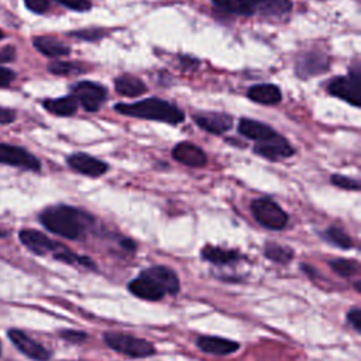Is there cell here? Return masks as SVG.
I'll return each mask as SVG.
<instances>
[{
	"label": "cell",
	"instance_id": "cell-1",
	"mask_svg": "<svg viewBox=\"0 0 361 361\" xmlns=\"http://www.w3.org/2000/svg\"><path fill=\"white\" fill-rule=\"evenodd\" d=\"M39 221L48 231L56 235L68 240H78L93 224V217L80 209L66 204H55L41 212Z\"/></svg>",
	"mask_w": 361,
	"mask_h": 361
},
{
	"label": "cell",
	"instance_id": "cell-27",
	"mask_svg": "<svg viewBox=\"0 0 361 361\" xmlns=\"http://www.w3.org/2000/svg\"><path fill=\"white\" fill-rule=\"evenodd\" d=\"M212 1L216 7L231 14H238L244 17H250L254 14L247 0H212Z\"/></svg>",
	"mask_w": 361,
	"mask_h": 361
},
{
	"label": "cell",
	"instance_id": "cell-37",
	"mask_svg": "<svg viewBox=\"0 0 361 361\" xmlns=\"http://www.w3.org/2000/svg\"><path fill=\"white\" fill-rule=\"evenodd\" d=\"M16 58V49L11 45L0 48V63L11 62Z\"/></svg>",
	"mask_w": 361,
	"mask_h": 361
},
{
	"label": "cell",
	"instance_id": "cell-32",
	"mask_svg": "<svg viewBox=\"0 0 361 361\" xmlns=\"http://www.w3.org/2000/svg\"><path fill=\"white\" fill-rule=\"evenodd\" d=\"M59 334H61V337H62L63 340H66V341H69V343H75V344L83 343V341L87 338L86 333L78 331V330H62Z\"/></svg>",
	"mask_w": 361,
	"mask_h": 361
},
{
	"label": "cell",
	"instance_id": "cell-21",
	"mask_svg": "<svg viewBox=\"0 0 361 361\" xmlns=\"http://www.w3.org/2000/svg\"><path fill=\"white\" fill-rule=\"evenodd\" d=\"M32 45L45 56L49 58H58V56H66L71 52V48L62 42L61 39L51 37V35H39L34 37Z\"/></svg>",
	"mask_w": 361,
	"mask_h": 361
},
{
	"label": "cell",
	"instance_id": "cell-40",
	"mask_svg": "<svg viewBox=\"0 0 361 361\" xmlns=\"http://www.w3.org/2000/svg\"><path fill=\"white\" fill-rule=\"evenodd\" d=\"M8 233L6 231V230H3V228H0V238H3V237H6Z\"/></svg>",
	"mask_w": 361,
	"mask_h": 361
},
{
	"label": "cell",
	"instance_id": "cell-22",
	"mask_svg": "<svg viewBox=\"0 0 361 361\" xmlns=\"http://www.w3.org/2000/svg\"><path fill=\"white\" fill-rule=\"evenodd\" d=\"M114 87L117 90V93H120L121 96H127V97L140 96V94L145 93V90H147L145 83L140 78L130 75V73H123L118 78H116Z\"/></svg>",
	"mask_w": 361,
	"mask_h": 361
},
{
	"label": "cell",
	"instance_id": "cell-33",
	"mask_svg": "<svg viewBox=\"0 0 361 361\" xmlns=\"http://www.w3.org/2000/svg\"><path fill=\"white\" fill-rule=\"evenodd\" d=\"M24 3L28 10L37 14L45 13L49 7V0H24Z\"/></svg>",
	"mask_w": 361,
	"mask_h": 361
},
{
	"label": "cell",
	"instance_id": "cell-4",
	"mask_svg": "<svg viewBox=\"0 0 361 361\" xmlns=\"http://www.w3.org/2000/svg\"><path fill=\"white\" fill-rule=\"evenodd\" d=\"M251 213L262 227L269 230H282L288 223L286 212L271 197L254 199L251 202Z\"/></svg>",
	"mask_w": 361,
	"mask_h": 361
},
{
	"label": "cell",
	"instance_id": "cell-30",
	"mask_svg": "<svg viewBox=\"0 0 361 361\" xmlns=\"http://www.w3.org/2000/svg\"><path fill=\"white\" fill-rule=\"evenodd\" d=\"M331 183L337 188H341V189H345V190H360V182L353 179V178H348V176H344V175H338V173H334L331 176Z\"/></svg>",
	"mask_w": 361,
	"mask_h": 361
},
{
	"label": "cell",
	"instance_id": "cell-9",
	"mask_svg": "<svg viewBox=\"0 0 361 361\" xmlns=\"http://www.w3.org/2000/svg\"><path fill=\"white\" fill-rule=\"evenodd\" d=\"M18 238L24 247L37 255H54L62 244L51 240L44 233L32 228H24L18 233Z\"/></svg>",
	"mask_w": 361,
	"mask_h": 361
},
{
	"label": "cell",
	"instance_id": "cell-38",
	"mask_svg": "<svg viewBox=\"0 0 361 361\" xmlns=\"http://www.w3.org/2000/svg\"><path fill=\"white\" fill-rule=\"evenodd\" d=\"M16 118V113L11 109L0 107V124H8L13 123Z\"/></svg>",
	"mask_w": 361,
	"mask_h": 361
},
{
	"label": "cell",
	"instance_id": "cell-13",
	"mask_svg": "<svg viewBox=\"0 0 361 361\" xmlns=\"http://www.w3.org/2000/svg\"><path fill=\"white\" fill-rule=\"evenodd\" d=\"M330 59L322 52H307L303 54L296 62V73L300 78H310L314 75H322L329 69Z\"/></svg>",
	"mask_w": 361,
	"mask_h": 361
},
{
	"label": "cell",
	"instance_id": "cell-15",
	"mask_svg": "<svg viewBox=\"0 0 361 361\" xmlns=\"http://www.w3.org/2000/svg\"><path fill=\"white\" fill-rule=\"evenodd\" d=\"M173 158L188 166H204L207 162V157L204 154V151L202 148H199L197 145L192 144V142H179L178 145H175L173 151H172Z\"/></svg>",
	"mask_w": 361,
	"mask_h": 361
},
{
	"label": "cell",
	"instance_id": "cell-24",
	"mask_svg": "<svg viewBox=\"0 0 361 361\" xmlns=\"http://www.w3.org/2000/svg\"><path fill=\"white\" fill-rule=\"evenodd\" d=\"M202 258H204L209 262L217 264V265H226V264H233V262L238 261L240 255L234 250H224L221 247L206 245L202 250Z\"/></svg>",
	"mask_w": 361,
	"mask_h": 361
},
{
	"label": "cell",
	"instance_id": "cell-8",
	"mask_svg": "<svg viewBox=\"0 0 361 361\" xmlns=\"http://www.w3.org/2000/svg\"><path fill=\"white\" fill-rule=\"evenodd\" d=\"M10 341L18 348L20 353L27 355L34 361H48L51 358V351L45 348L42 344L31 338L28 334L18 329H10L7 331Z\"/></svg>",
	"mask_w": 361,
	"mask_h": 361
},
{
	"label": "cell",
	"instance_id": "cell-18",
	"mask_svg": "<svg viewBox=\"0 0 361 361\" xmlns=\"http://www.w3.org/2000/svg\"><path fill=\"white\" fill-rule=\"evenodd\" d=\"M247 96L250 100L259 104H267V106L278 104L282 100V93L279 87L272 83L254 85L247 90Z\"/></svg>",
	"mask_w": 361,
	"mask_h": 361
},
{
	"label": "cell",
	"instance_id": "cell-17",
	"mask_svg": "<svg viewBox=\"0 0 361 361\" xmlns=\"http://www.w3.org/2000/svg\"><path fill=\"white\" fill-rule=\"evenodd\" d=\"M145 274H148L164 290L165 293L175 295L179 290V279L178 275L168 267L164 265H155L148 269H144Z\"/></svg>",
	"mask_w": 361,
	"mask_h": 361
},
{
	"label": "cell",
	"instance_id": "cell-28",
	"mask_svg": "<svg viewBox=\"0 0 361 361\" xmlns=\"http://www.w3.org/2000/svg\"><path fill=\"white\" fill-rule=\"evenodd\" d=\"M86 68L78 62H66V61H55L48 65V71L54 75H78L82 73Z\"/></svg>",
	"mask_w": 361,
	"mask_h": 361
},
{
	"label": "cell",
	"instance_id": "cell-14",
	"mask_svg": "<svg viewBox=\"0 0 361 361\" xmlns=\"http://www.w3.org/2000/svg\"><path fill=\"white\" fill-rule=\"evenodd\" d=\"M196 345L202 351L213 355L233 354L240 348V344L237 341L217 337V336H200L196 340Z\"/></svg>",
	"mask_w": 361,
	"mask_h": 361
},
{
	"label": "cell",
	"instance_id": "cell-39",
	"mask_svg": "<svg viewBox=\"0 0 361 361\" xmlns=\"http://www.w3.org/2000/svg\"><path fill=\"white\" fill-rule=\"evenodd\" d=\"M120 244H121V247L124 250H128V251H134L135 250V243L133 240H130V238H121Z\"/></svg>",
	"mask_w": 361,
	"mask_h": 361
},
{
	"label": "cell",
	"instance_id": "cell-29",
	"mask_svg": "<svg viewBox=\"0 0 361 361\" xmlns=\"http://www.w3.org/2000/svg\"><path fill=\"white\" fill-rule=\"evenodd\" d=\"M329 265L331 267V269L341 275V276H353L358 272V264L353 259H347V258H333Z\"/></svg>",
	"mask_w": 361,
	"mask_h": 361
},
{
	"label": "cell",
	"instance_id": "cell-42",
	"mask_svg": "<svg viewBox=\"0 0 361 361\" xmlns=\"http://www.w3.org/2000/svg\"><path fill=\"white\" fill-rule=\"evenodd\" d=\"M0 354H1V344H0Z\"/></svg>",
	"mask_w": 361,
	"mask_h": 361
},
{
	"label": "cell",
	"instance_id": "cell-12",
	"mask_svg": "<svg viewBox=\"0 0 361 361\" xmlns=\"http://www.w3.org/2000/svg\"><path fill=\"white\" fill-rule=\"evenodd\" d=\"M128 289L134 296L144 300H159L166 295L165 290L144 271L130 281Z\"/></svg>",
	"mask_w": 361,
	"mask_h": 361
},
{
	"label": "cell",
	"instance_id": "cell-7",
	"mask_svg": "<svg viewBox=\"0 0 361 361\" xmlns=\"http://www.w3.org/2000/svg\"><path fill=\"white\" fill-rule=\"evenodd\" d=\"M0 164L23 168L28 171L41 169L39 159L35 155H32L30 151L17 145L3 144V142H0Z\"/></svg>",
	"mask_w": 361,
	"mask_h": 361
},
{
	"label": "cell",
	"instance_id": "cell-23",
	"mask_svg": "<svg viewBox=\"0 0 361 361\" xmlns=\"http://www.w3.org/2000/svg\"><path fill=\"white\" fill-rule=\"evenodd\" d=\"M44 107H45L47 111H49L55 116L68 117V116H72V114L76 113L78 102L71 94V96H63V97H59V99L44 100Z\"/></svg>",
	"mask_w": 361,
	"mask_h": 361
},
{
	"label": "cell",
	"instance_id": "cell-11",
	"mask_svg": "<svg viewBox=\"0 0 361 361\" xmlns=\"http://www.w3.org/2000/svg\"><path fill=\"white\" fill-rule=\"evenodd\" d=\"M66 162L73 171L92 178H99L109 169L106 162L85 152H75L69 155Z\"/></svg>",
	"mask_w": 361,
	"mask_h": 361
},
{
	"label": "cell",
	"instance_id": "cell-5",
	"mask_svg": "<svg viewBox=\"0 0 361 361\" xmlns=\"http://www.w3.org/2000/svg\"><path fill=\"white\" fill-rule=\"evenodd\" d=\"M329 93L345 100L347 103L360 107L361 106V69L355 65L350 71L348 76H340L329 83Z\"/></svg>",
	"mask_w": 361,
	"mask_h": 361
},
{
	"label": "cell",
	"instance_id": "cell-35",
	"mask_svg": "<svg viewBox=\"0 0 361 361\" xmlns=\"http://www.w3.org/2000/svg\"><path fill=\"white\" fill-rule=\"evenodd\" d=\"M16 79V73L4 66H0V87H7Z\"/></svg>",
	"mask_w": 361,
	"mask_h": 361
},
{
	"label": "cell",
	"instance_id": "cell-6",
	"mask_svg": "<svg viewBox=\"0 0 361 361\" xmlns=\"http://www.w3.org/2000/svg\"><path fill=\"white\" fill-rule=\"evenodd\" d=\"M72 96L86 111H96L106 100L107 90L102 85L90 80H82L72 86Z\"/></svg>",
	"mask_w": 361,
	"mask_h": 361
},
{
	"label": "cell",
	"instance_id": "cell-41",
	"mask_svg": "<svg viewBox=\"0 0 361 361\" xmlns=\"http://www.w3.org/2000/svg\"><path fill=\"white\" fill-rule=\"evenodd\" d=\"M3 37H4V34H3V31H1V30H0V39H1V38H3Z\"/></svg>",
	"mask_w": 361,
	"mask_h": 361
},
{
	"label": "cell",
	"instance_id": "cell-3",
	"mask_svg": "<svg viewBox=\"0 0 361 361\" xmlns=\"http://www.w3.org/2000/svg\"><path fill=\"white\" fill-rule=\"evenodd\" d=\"M103 340L111 350L133 358H144L155 354V347L149 341L131 334L107 331L104 333Z\"/></svg>",
	"mask_w": 361,
	"mask_h": 361
},
{
	"label": "cell",
	"instance_id": "cell-25",
	"mask_svg": "<svg viewBox=\"0 0 361 361\" xmlns=\"http://www.w3.org/2000/svg\"><path fill=\"white\" fill-rule=\"evenodd\" d=\"M264 254L268 259L278 264H288L295 255L293 250L276 243H267L264 248Z\"/></svg>",
	"mask_w": 361,
	"mask_h": 361
},
{
	"label": "cell",
	"instance_id": "cell-19",
	"mask_svg": "<svg viewBox=\"0 0 361 361\" xmlns=\"http://www.w3.org/2000/svg\"><path fill=\"white\" fill-rule=\"evenodd\" d=\"M252 13L267 17H281L292 10L290 0H247Z\"/></svg>",
	"mask_w": 361,
	"mask_h": 361
},
{
	"label": "cell",
	"instance_id": "cell-2",
	"mask_svg": "<svg viewBox=\"0 0 361 361\" xmlns=\"http://www.w3.org/2000/svg\"><path fill=\"white\" fill-rule=\"evenodd\" d=\"M114 109L116 111L126 116L155 120L168 124H178L185 118V113L179 107L158 97H149L135 103H117Z\"/></svg>",
	"mask_w": 361,
	"mask_h": 361
},
{
	"label": "cell",
	"instance_id": "cell-36",
	"mask_svg": "<svg viewBox=\"0 0 361 361\" xmlns=\"http://www.w3.org/2000/svg\"><path fill=\"white\" fill-rule=\"evenodd\" d=\"M100 31L99 30H83V31H76V32H72L71 35H75V37H79L82 39H87V41H94L100 37Z\"/></svg>",
	"mask_w": 361,
	"mask_h": 361
},
{
	"label": "cell",
	"instance_id": "cell-16",
	"mask_svg": "<svg viewBox=\"0 0 361 361\" xmlns=\"http://www.w3.org/2000/svg\"><path fill=\"white\" fill-rule=\"evenodd\" d=\"M196 124L207 133L223 134L233 126V118L224 113H199L195 116Z\"/></svg>",
	"mask_w": 361,
	"mask_h": 361
},
{
	"label": "cell",
	"instance_id": "cell-10",
	"mask_svg": "<svg viewBox=\"0 0 361 361\" xmlns=\"http://www.w3.org/2000/svg\"><path fill=\"white\" fill-rule=\"evenodd\" d=\"M254 152L267 159L279 161V159L292 157L295 154V149L283 137L276 134L275 137H272L269 140L257 142L254 147Z\"/></svg>",
	"mask_w": 361,
	"mask_h": 361
},
{
	"label": "cell",
	"instance_id": "cell-34",
	"mask_svg": "<svg viewBox=\"0 0 361 361\" xmlns=\"http://www.w3.org/2000/svg\"><path fill=\"white\" fill-rule=\"evenodd\" d=\"M347 320L353 326L355 331H361V310L360 307H354L347 313Z\"/></svg>",
	"mask_w": 361,
	"mask_h": 361
},
{
	"label": "cell",
	"instance_id": "cell-26",
	"mask_svg": "<svg viewBox=\"0 0 361 361\" xmlns=\"http://www.w3.org/2000/svg\"><path fill=\"white\" fill-rule=\"evenodd\" d=\"M323 238L327 240L329 243H331L333 245L343 248V250H350L354 247L353 238L340 227L337 226H331L327 230H324L323 233Z\"/></svg>",
	"mask_w": 361,
	"mask_h": 361
},
{
	"label": "cell",
	"instance_id": "cell-20",
	"mask_svg": "<svg viewBox=\"0 0 361 361\" xmlns=\"http://www.w3.org/2000/svg\"><path fill=\"white\" fill-rule=\"evenodd\" d=\"M238 131L244 137H247L250 140H255L257 142L269 140L276 135V133L272 127H269L261 121L251 120V118H241L238 123Z\"/></svg>",
	"mask_w": 361,
	"mask_h": 361
},
{
	"label": "cell",
	"instance_id": "cell-31",
	"mask_svg": "<svg viewBox=\"0 0 361 361\" xmlns=\"http://www.w3.org/2000/svg\"><path fill=\"white\" fill-rule=\"evenodd\" d=\"M56 1L73 11H87L92 8L90 0H56Z\"/></svg>",
	"mask_w": 361,
	"mask_h": 361
}]
</instances>
